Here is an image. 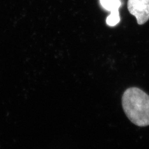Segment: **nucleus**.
Returning a JSON list of instances; mask_svg holds the SVG:
<instances>
[{
    "label": "nucleus",
    "mask_w": 149,
    "mask_h": 149,
    "mask_svg": "<svg viewBox=\"0 0 149 149\" xmlns=\"http://www.w3.org/2000/svg\"><path fill=\"white\" fill-rule=\"evenodd\" d=\"M123 110L129 119L138 127L149 125V96L137 87L125 91L122 99Z\"/></svg>",
    "instance_id": "f257e3e1"
},
{
    "label": "nucleus",
    "mask_w": 149,
    "mask_h": 149,
    "mask_svg": "<svg viewBox=\"0 0 149 149\" xmlns=\"http://www.w3.org/2000/svg\"><path fill=\"white\" fill-rule=\"evenodd\" d=\"M128 9L131 15L135 17L139 25L149 19V0H128Z\"/></svg>",
    "instance_id": "f03ea898"
},
{
    "label": "nucleus",
    "mask_w": 149,
    "mask_h": 149,
    "mask_svg": "<svg viewBox=\"0 0 149 149\" xmlns=\"http://www.w3.org/2000/svg\"><path fill=\"white\" fill-rule=\"evenodd\" d=\"M102 6L107 11H119L120 7L122 5L120 0H100Z\"/></svg>",
    "instance_id": "7ed1b4c3"
},
{
    "label": "nucleus",
    "mask_w": 149,
    "mask_h": 149,
    "mask_svg": "<svg viewBox=\"0 0 149 149\" xmlns=\"http://www.w3.org/2000/svg\"><path fill=\"white\" fill-rule=\"evenodd\" d=\"M120 22V16L119 11H113L107 18V24L111 27L115 26Z\"/></svg>",
    "instance_id": "20e7f679"
}]
</instances>
